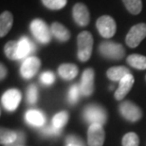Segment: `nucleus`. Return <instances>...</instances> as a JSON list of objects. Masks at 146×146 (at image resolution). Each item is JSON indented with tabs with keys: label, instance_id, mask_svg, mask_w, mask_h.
I'll list each match as a JSON object with an SVG mask.
<instances>
[{
	"label": "nucleus",
	"instance_id": "3",
	"mask_svg": "<svg viewBox=\"0 0 146 146\" xmlns=\"http://www.w3.org/2000/svg\"><path fill=\"white\" fill-rule=\"evenodd\" d=\"M84 118L90 124L104 125L106 122L107 114L104 107L98 104H88L84 110Z\"/></svg>",
	"mask_w": 146,
	"mask_h": 146
},
{
	"label": "nucleus",
	"instance_id": "23",
	"mask_svg": "<svg viewBox=\"0 0 146 146\" xmlns=\"http://www.w3.org/2000/svg\"><path fill=\"white\" fill-rule=\"evenodd\" d=\"M125 8L132 14L141 13L142 10V2L141 0H122Z\"/></svg>",
	"mask_w": 146,
	"mask_h": 146
},
{
	"label": "nucleus",
	"instance_id": "20",
	"mask_svg": "<svg viewBox=\"0 0 146 146\" xmlns=\"http://www.w3.org/2000/svg\"><path fill=\"white\" fill-rule=\"evenodd\" d=\"M13 17L10 11H4L0 15V36L4 37L13 27Z\"/></svg>",
	"mask_w": 146,
	"mask_h": 146
},
{
	"label": "nucleus",
	"instance_id": "26",
	"mask_svg": "<svg viewBox=\"0 0 146 146\" xmlns=\"http://www.w3.org/2000/svg\"><path fill=\"white\" fill-rule=\"evenodd\" d=\"M81 94H82V91H81L80 86H78V84H73L70 88H69V91H68V98L69 104H74L77 103Z\"/></svg>",
	"mask_w": 146,
	"mask_h": 146
},
{
	"label": "nucleus",
	"instance_id": "11",
	"mask_svg": "<svg viewBox=\"0 0 146 146\" xmlns=\"http://www.w3.org/2000/svg\"><path fill=\"white\" fill-rule=\"evenodd\" d=\"M94 78L95 73L92 68H86L82 75V81L80 84V88L82 95L90 96L94 92Z\"/></svg>",
	"mask_w": 146,
	"mask_h": 146
},
{
	"label": "nucleus",
	"instance_id": "13",
	"mask_svg": "<svg viewBox=\"0 0 146 146\" xmlns=\"http://www.w3.org/2000/svg\"><path fill=\"white\" fill-rule=\"evenodd\" d=\"M134 77L132 74H128L119 82V87L115 92V99L117 101H121L125 98L134 84Z\"/></svg>",
	"mask_w": 146,
	"mask_h": 146
},
{
	"label": "nucleus",
	"instance_id": "5",
	"mask_svg": "<svg viewBox=\"0 0 146 146\" xmlns=\"http://www.w3.org/2000/svg\"><path fill=\"white\" fill-rule=\"evenodd\" d=\"M146 37V24L139 23L135 26H133L128 31L125 42L129 48H137L142 40Z\"/></svg>",
	"mask_w": 146,
	"mask_h": 146
},
{
	"label": "nucleus",
	"instance_id": "25",
	"mask_svg": "<svg viewBox=\"0 0 146 146\" xmlns=\"http://www.w3.org/2000/svg\"><path fill=\"white\" fill-rule=\"evenodd\" d=\"M139 139L136 133H127L122 138V146H139Z\"/></svg>",
	"mask_w": 146,
	"mask_h": 146
},
{
	"label": "nucleus",
	"instance_id": "30",
	"mask_svg": "<svg viewBox=\"0 0 146 146\" xmlns=\"http://www.w3.org/2000/svg\"><path fill=\"white\" fill-rule=\"evenodd\" d=\"M66 145H72V146H86L84 141L79 137L75 135H69L66 137Z\"/></svg>",
	"mask_w": 146,
	"mask_h": 146
},
{
	"label": "nucleus",
	"instance_id": "24",
	"mask_svg": "<svg viewBox=\"0 0 146 146\" xmlns=\"http://www.w3.org/2000/svg\"><path fill=\"white\" fill-rule=\"evenodd\" d=\"M17 49H18V41L8 42L4 48L6 56L11 60H17Z\"/></svg>",
	"mask_w": 146,
	"mask_h": 146
},
{
	"label": "nucleus",
	"instance_id": "28",
	"mask_svg": "<svg viewBox=\"0 0 146 146\" xmlns=\"http://www.w3.org/2000/svg\"><path fill=\"white\" fill-rule=\"evenodd\" d=\"M38 89L35 84H31L27 90V101L30 104H33L37 102Z\"/></svg>",
	"mask_w": 146,
	"mask_h": 146
},
{
	"label": "nucleus",
	"instance_id": "33",
	"mask_svg": "<svg viewBox=\"0 0 146 146\" xmlns=\"http://www.w3.org/2000/svg\"><path fill=\"white\" fill-rule=\"evenodd\" d=\"M17 146H23V145H17Z\"/></svg>",
	"mask_w": 146,
	"mask_h": 146
},
{
	"label": "nucleus",
	"instance_id": "7",
	"mask_svg": "<svg viewBox=\"0 0 146 146\" xmlns=\"http://www.w3.org/2000/svg\"><path fill=\"white\" fill-rule=\"evenodd\" d=\"M99 33L104 38H111L116 33V22L109 15H103L97 20L96 23Z\"/></svg>",
	"mask_w": 146,
	"mask_h": 146
},
{
	"label": "nucleus",
	"instance_id": "10",
	"mask_svg": "<svg viewBox=\"0 0 146 146\" xmlns=\"http://www.w3.org/2000/svg\"><path fill=\"white\" fill-rule=\"evenodd\" d=\"M21 102V92L17 89H9L2 95L1 103L8 111H14Z\"/></svg>",
	"mask_w": 146,
	"mask_h": 146
},
{
	"label": "nucleus",
	"instance_id": "12",
	"mask_svg": "<svg viewBox=\"0 0 146 146\" xmlns=\"http://www.w3.org/2000/svg\"><path fill=\"white\" fill-rule=\"evenodd\" d=\"M73 19L81 27H86L90 21V15L88 9L83 3H77L73 7Z\"/></svg>",
	"mask_w": 146,
	"mask_h": 146
},
{
	"label": "nucleus",
	"instance_id": "9",
	"mask_svg": "<svg viewBox=\"0 0 146 146\" xmlns=\"http://www.w3.org/2000/svg\"><path fill=\"white\" fill-rule=\"evenodd\" d=\"M41 66V61L39 58L35 56H30L26 58L22 63L20 73L21 76L25 79H31L36 74Z\"/></svg>",
	"mask_w": 146,
	"mask_h": 146
},
{
	"label": "nucleus",
	"instance_id": "17",
	"mask_svg": "<svg viewBox=\"0 0 146 146\" xmlns=\"http://www.w3.org/2000/svg\"><path fill=\"white\" fill-rule=\"evenodd\" d=\"M50 31L52 35L56 38L57 40L61 41V42H66L70 38V33H69V31L59 22L52 23Z\"/></svg>",
	"mask_w": 146,
	"mask_h": 146
},
{
	"label": "nucleus",
	"instance_id": "6",
	"mask_svg": "<svg viewBox=\"0 0 146 146\" xmlns=\"http://www.w3.org/2000/svg\"><path fill=\"white\" fill-rule=\"evenodd\" d=\"M119 113L125 119L131 122H136L139 121L142 117L141 108L130 101H124L121 103L119 106Z\"/></svg>",
	"mask_w": 146,
	"mask_h": 146
},
{
	"label": "nucleus",
	"instance_id": "29",
	"mask_svg": "<svg viewBox=\"0 0 146 146\" xmlns=\"http://www.w3.org/2000/svg\"><path fill=\"white\" fill-rule=\"evenodd\" d=\"M40 81H41V83L43 84H45V86H50V84L54 83L55 76L51 71H45L41 74Z\"/></svg>",
	"mask_w": 146,
	"mask_h": 146
},
{
	"label": "nucleus",
	"instance_id": "31",
	"mask_svg": "<svg viewBox=\"0 0 146 146\" xmlns=\"http://www.w3.org/2000/svg\"><path fill=\"white\" fill-rule=\"evenodd\" d=\"M60 129H57L56 127H54L53 125H48V126H46L45 128H43L42 130V133L45 134V135L46 136H57L59 135V134L61 133Z\"/></svg>",
	"mask_w": 146,
	"mask_h": 146
},
{
	"label": "nucleus",
	"instance_id": "32",
	"mask_svg": "<svg viewBox=\"0 0 146 146\" xmlns=\"http://www.w3.org/2000/svg\"><path fill=\"white\" fill-rule=\"evenodd\" d=\"M0 66H1V80H3L7 76V68H6V66L3 64H1Z\"/></svg>",
	"mask_w": 146,
	"mask_h": 146
},
{
	"label": "nucleus",
	"instance_id": "4",
	"mask_svg": "<svg viewBox=\"0 0 146 146\" xmlns=\"http://www.w3.org/2000/svg\"><path fill=\"white\" fill-rule=\"evenodd\" d=\"M31 31L37 41L42 44H48L51 40V31L42 19H34L31 23Z\"/></svg>",
	"mask_w": 146,
	"mask_h": 146
},
{
	"label": "nucleus",
	"instance_id": "22",
	"mask_svg": "<svg viewBox=\"0 0 146 146\" xmlns=\"http://www.w3.org/2000/svg\"><path fill=\"white\" fill-rule=\"evenodd\" d=\"M68 121V113L66 111H61L57 113L56 115L52 118V125L56 127L57 129L62 130V128L66 124Z\"/></svg>",
	"mask_w": 146,
	"mask_h": 146
},
{
	"label": "nucleus",
	"instance_id": "2",
	"mask_svg": "<svg viewBox=\"0 0 146 146\" xmlns=\"http://www.w3.org/2000/svg\"><path fill=\"white\" fill-rule=\"evenodd\" d=\"M99 51L102 56L110 60H121L124 57L125 49L121 44L104 41L100 44Z\"/></svg>",
	"mask_w": 146,
	"mask_h": 146
},
{
	"label": "nucleus",
	"instance_id": "34",
	"mask_svg": "<svg viewBox=\"0 0 146 146\" xmlns=\"http://www.w3.org/2000/svg\"><path fill=\"white\" fill-rule=\"evenodd\" d=\"M66 146H72V145H66Z\"/></svg>",
	"mask_w": 146,
	"mask_h": 146
},
{
	"label": "nucleus",
	"instance_id": "21",
	"mask_svg": "<svg viewBox=\"0 0 146 146\" xmlns=\"http://www.w3.org/2000/svg\"><path fill=\"white\" fill-rule=\"evenodd\" d=\"M128 65L139 70L146 69V57L141 54H131L127 57Z\"/></svg>",
	"mask_w": 146,
	"mask_h": 146
},
{
	"label": "nucleus",
	"instance_id": "14",
	"mask_svg": "<svg viewBox=\"0 0 146 146\" xmlns=\"http://www.w3.org/2000/svg\"><path fill=\"white\" fill-rule=\"evenodd\" d=\"M1 144H5L7 146H11L15 141L24 142L25 136L22 132H14V131L2 128L1 129V138H0Z\"/></svg>",
	"mask_w": 146,
	"mask_h": 146
},
{
	"label": "nucleus",
	"instance_id": "16",
	"mask_svg": "<svg viewBox=\"0 0 146 146\" xmlns=\"http://www.w3.org/2000/svg\"><path fill=\"white\" fill-rule=\"evenodd\" d=\"M25 119H26V121H27L29 124L33 125V126H36V127L43 126L46 121L45 115H44L41 111L36 110V109H31L27 111V113H26V115H25Z\"/></svg>",
	"mask_w": 146,
	"mask_h": 146
},
{
	"label": "nucleus",
	"instance_id": "15",
	"mask_svg": "<svg viewBox=\"0 0 146 146\" xmlns=\"http://www.w3.org/2000/svg\"><path fill=\"white\" fill-rule=\"evenodd\" d=\"M35 45L28 37H22L18 40V49H17V60L28 58L33 50H35Z\"/></svg>",
	"mask_w": 146,
	"mask_h": 146
},
{
	"label": "nucleus",
	"instance_id": "18",
	"mask_svg": "<svg viewBox=\"0 0 146 146\" xmlns=\"http://www.w3.org/2000/svg\"><path fill=\"white\" fill-rule=\"evenodd\" d=\"M78 66L74 64H63L58 68L60 77L66 81H70L78 75Z\"/></svg>",
	"mask_w": 146,
	"mask_h": 146
},
{
	"label": "nucleus",
	"instance_id": "8",
	"mask_svg": "<svg viewBox=\"0 0 146 146\" xmlns=\"http://www.w3.org/2000/svg\"><path fill=\"white\" fill-rule=\"evenodd\" d=\"M106 139V133L103 125L90 124L87 131V143L88 146H103Z\"/></svg>",
	"mask_w": 146,
	"mask_h": 146
},
{
	"label": "nucleus",
	"instance_id": "1",
	"mask_svg": "<svg viewBox=\"0 0 146 146\" xmlns=\"http://www.w3.org/2000/svg\"><path fill=\"white\" fill-rule=\"evenodd\" d=\"M78 59L81 62H86L90 59L93 49V37L88 31H82L77 37Z\"/></svg>",
	"mask_w": 146,
	"mask_h": 146
},
{
	"label": "nucleus",
	"instance_id": "27",
	"mask_svg": "<svg viewBox=\"0 0 146 146\" xmlns=\"http://www.w3.org/2000/svg\"><path fill=\"white\" fill-rule=\"evenodd\" d=\"M68 0H42L43 4L50 10H61L66 5Z\"/></svg>",
	"mask_w": 146,
	"mask_h": 146
},
{
	"label": "nucleus",
	"instance_id": "19",
	"mask_svg": "<svg viewBox=\"0 0 146 146\" xmlns=\"http://www.w3.org/2000/svg\"><path fill=\"white\" fill-rule=\"evenodd\" d=\"M128 74H131L129 68L122 66L110 68L106 72L107 78L113 82H119Z\"/></svg>",
	"mask_w": 146,
	"mask_h": 146
}]
</instances>
